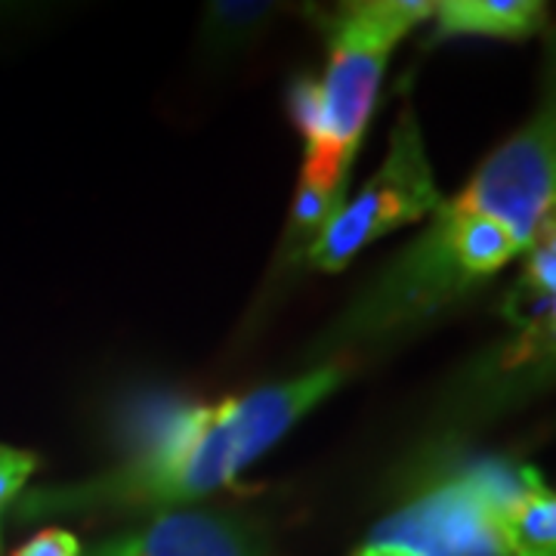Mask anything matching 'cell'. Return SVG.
Wrapping results in <instances>:
<instances>
[{
	"label": "cell",
	"instance_id": "obj_6",
	"mask_svg": "<svg viewBox=\"0 0 556 556\" xmlns=\"http://www.w3.org/2000/svg\"><path fill=\"white\" fill-rule=\"evenodd\" d=\"M433 20L442 35H485L522 40L544 25V3L538 0H445L433 3Z\"/></svg>",
	"mask_w": 556,
	"mask_h": 556
},
{
	"label": "cell",
	"instance_id": "obj_11",
	"mask_svg": "<svg viewBox=\"0 0 556 556\" xmlns=\"http://www.w3.org/2000/svg\"><path fill=\"white\" fill-rule=\"evenodd\" d=\"M13 556H84L78 538L65 529H43L35 538H28Z\"/></svg>",
	"mask_w": 556,
	"mask_h": 556
},
{
	"label": "cell",
	"instance_id": "obj_3",
	"mask_svg": "<svg viewBox=\"0 0 556 556\" xmlns=\"http://www.w3.org/2000/svg\"><path fill=\"white\" fill-rule=\"evenodd\" d=\"M532 473L470 467L378 522L356 556H504V522Z\"/></svg>",
	"mask_w": 556,
	"mask_h": 556
},
{
	"label": "cell",
	"instance_id": "obj_4",
	"mask_svg": "<svg viewBox=\"0 0 556 556\" xmlns=\"http://www.w3.org/2000/svg\"><path fill=\"white\" fill-rule=\"evenodd\" d=\"M439 201L437 179L424 155L415 115L405 109L378 174L362 186L356 199L340 204L331 223L306 248V260L321 273H338L371 241L433 214Z\"/></svg>",
	"mask_w": 556,
	"mask_h": 556
},
{
	"label": "cell",
	"instance_id": "obj_10",
	"mask_svg": "<svg viewBox=\"0 0 556 556\" xmlns=\"http://www.w3.org/2000/svg\"><path fill=\"white\" fill-rule=\"evenodd\" d=\"M35 467H38V457L31 452H22V448H13V445H0V517L25 489V482L31 479Z\"/></svg>",
	"mask_w": 556,
	"mask_h": 556
},
{
	"label": "cell",
	"instance_id": "obj_5",
	"mask_svg": "<svg viewBox=\"0 0 556 556\" xmlns=\"http://www.w3.org/2000/svg\"><path fill=\"white\" fill-rule=\"evenodd\" d=\"M87 556H263L257 538L232 514L207 507H170Z\"/></svg>",
	"mask_w": 556,
	"mask_h": 556
},
{
	"label": "cell",
	"instance_id": "obj_1",
	"mask_svg": "<svg viewBox=\"0 0 556 556\" xmlns=\"http://www.w3.org/2000/svg\"><path fill=\"white\" fill-rule=\"evenodd\" d=\"M340 365H321L300 378L266 383L217 405L177 412L161 424L130 464L97 482H84L62 497L78 507H189L226 489L263 452H269L300 417L334 393Z\"/></svg>",
	"mask_w": 556,
	"mask_h": 556
},
{
	"label": "cell",
	"instance_id": "obj_8",
	"mask_svg": "<svg viewBox=\"0 0 556 556\" xmlns=\"http://www.w3.org/2000/svg\"><path fill=\"white\" fill-rule=\"evenodd\" d=\"M340 204H343V192H321V189L300 182L294 211H291V229L298 236H309V244H313L318 239V232L338 214Z\"/></svg>",
	"mask_w": 556,
	"mask_h": 556
},
{
	"label": "cell",
	"instance_id": "obj_2",
	"mask_svg": "<svg viewBox=\"0 0 556 556\" xmlns=\"http://www.w3.org/2000/svg\"><path fill=\"white\" fill-rule=\"evenodd\" d=\"M430 16L433 3L427 0H362L340 7L328 25L325 78H303L291 87V118L306 137L300 182L321 192H343L390 53L417 22Z\"/></svg>",
	"mask_w": 556,
	"mask_h": 556
},
{
	"label": "cell",
	"instance_id": "obj_7",
	"mask_svg": "<svg viewBox=\"0 0 556 556\" xmlns=\"http://www.w3.org/2000/svg\"><path fill=\"white\" fill-rule=\"evenodd\" d=\"M504 556H556V501L535 473L507 514Z\"/></svg>",
	"mask_w": 556,
	"mask_h": 556
},
{
	"label": "cell",
	"instance_id": "obj_9",
	"mask_svg": "<svg viewBox=\"0 0 556 556\" xmlns=\"http://www.w3.org/2000/svg\"><path fill=\"white\" fill-rule=\"evenodd\" d=\"M526 281L532 285L535 298H554L556 288V239L554 223H547L538 239L529 244V263H526Z\"/></svg>",
	"mask_w": 556,
	"mask_h": 556
}]
</instances>
